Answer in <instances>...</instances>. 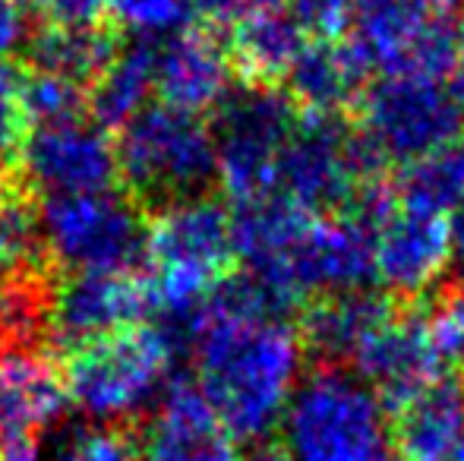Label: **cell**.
<instances>
[{
	"instance_id": "obj_38",
	"label": "cell",
	"mask_w": 464,
	"mask_h": 461,
	"mask_svg": "<svg viewBox=\"0 0 464 461\" xmlns=\"http://www.w3.org/2000/svg\"><path fill=\"white\" fill-rule=\"evenodd\" d=\"M19 184H23V178H10V174L0 171V203H4V199L10 197V193L16 190Z\"/></svg>"
},
{
	"instance_id": "obj_31",
	"label": "cell",
	"mask_w": 464,
	"mask_h": 461,
	"mask_svg": "<svg viewBox=\"0 0 464 461\" xmlns=\"http://www.w3.org/2000/svg\"><path fill=\"white\" fill-rule=\"evenodd\" d=\"M193 4H196V16H206L208 23L237 25L246 16L285 6V0H193Z\"/></svg>"
},
{
	"instance_id": "obj_1",
	"label": "cell",
	"mask_w": 464,
	"mask_h": 461,
	"mask_svg": "<svg viewBox=\"0 0 464 461\" xmlns=\"http://www.w3.org/2000/svg\"><path fill=\"white\" fill-rule=\"evenodd\" d=\"M304 341L281 316H206L193 341L196 389L234 439H263L278 427L304 379Z\"/></svg>"
},
{
	"instance_id": "obj_3",
	"label": "cell",
	"mask_w": 464,
	"mask_h": 461,
	"mask_svg": "<svg viewBox=\"0 0 464 461\" xmlns=\"http://www.w3.org/2000/svg\"><path fill=\"white\" fill-rule=\"evenodd\" d=\"M117 190L146 218L218 184L215 139L206 117L168 105H146L114 133Z\"/></svg>"
},
{
	"instance_id": "obj_30",
	"label": "cell",
	"mask_w": 464,
	"mask_h": 461,
	"mask_svg": "<svg viewBox=\"0 0 464 461\" xmlns=\"http://www.w3.org/2000/svg\"><path fill=\"white\" fill-rule=\"evenodd\" d=\"M430 320H433L436 339H440L446 357H455V363H459V370L464 376V294H455V297H449V301H442Z\"/></svg>"
},
{
	"instance_id": "obj_25",
	"label": "cell",
	"mask_w": 464,
	"mask_h": 461,
	"mask_svg": "<svg viewBox=\"0 0 464 461\" xmlns=\"http://www.w3.org/2000/svg\"><path fill=\"white\" fill-rule=\"evenodd\" d=\"M35 130L23 101V67L16 61H0V171L19 178L29 136Z\"/></svg>"
},
{
	"instance_id": "obj_36",
	"label": "cell",
	"mask_w": 464,
	"mask_h": 461,
	"mask_svg": "<svg viewBox=\"0 0 464 461\" xmlns=\"http://www.w3.org/2000/svg\"><path fill=\"white\" fill-rule=\"evenodd\" d=\"M452 89H455V95L461 99V105H464V35H461V48H459V61H455V70H452Z\"/></svg>"
},
{
	"instance_id": "obj_12",
	"label": "cell",
	"mask_w": 464,
	"mask_h": 461,
	"mask_svg": "<svg viewBox=\"0 0 464 461\" xmlns=\"http://www.w3.org/2000/svg\"><path fill=\"white\" fill-rule=\"evenodd\" d=\"M19 178L38 199L117 190L114 133L102 130L89 117L35 127Z\"/></svg>"
},
{
	"instance_id": "obj_7",
	"label": "cell",
	"mask_w": 464,
	"mask_h": 461,
	"mask_svg": "<svg viewBox=\"0 0 464 461\" xmlns=\"http://www.w3.org/2000/svg\"><path fill=\"white\" fill-rule=\"evenodd\" d=\"M42 234L61 275H136L149 263V218L121 190L42 199Z\"/></svg>"
},
{
	"instance_id": "obj_34",
	"label": "cell",
	"mask_w": 464,
	"mask_h": 461,
	"mask_svg": "<svg viewBox=\"0 0 464 461\" xmlns=\"http://www.w3.org/2000/svg\"><path fill=\"white\" fill-rule=\"evenodd\" d=\"M449 237H452V269L464 275V203L449 212Z\"/></svg>"
},
{
	"instance_id": "obj_39",
	"label": "cell",
	"mask_w": 464,
	"mask_h": 461,
	"mask_svg": "<svg viewBox=\"0 0 464 461\" xmlns=\"http://www.w3.org/2000/svg\"><path fill=\"white\" fill-rule=\"evenodd\" d=\"M455 461H464V439H461V446H459V452H455Z\"/></svg>"
},
{
	"instance_id": "obj_20",
	"label": "cell",
	"mask_w": 464,
	"mask_h": 461,
	"mask_svg": "<svg viewBox=\"0 0 464 461\" xmlns=\"http://www.w3.org/2000/svg\"><path fill=\"white\" fill-rule=\"evenodd\" d=\"M398 461H455L464 439V386L436 379L398 405Z\"/></svg>"
},
{
	"instance_id": "obj_4",
	"label": "cell",
	"mask_w": 464,
	"mask_h": 461,
	"mask_svg": "<svg viewBox=\"0 0 464 461\" xmlns=\"http://www.w3.org/2000/svg\"><path fill=\"white\" fill-rule=\"evenodd\" d=\"M174 348L152 326L123 329L61 357L67 395L95 424H140L171 386Z\"/></svg>"
},
{
	"instance_id": "obj_21",
	"label": "cell",
	"mask_w": 464,
	"mask_h": 461,
	"mask_svg": "<svg viewBox=\"0 0 464 461\" xmlns=\"http://www.w3.org/2000/svg\"><path fill=\"white\" fill-rule=\"evenodd\" d=\"M57 278V265H19L0 272V360L51 351Z\"/></svg>"
},
{
	"instance_id": "obj_13",
	"label": "cell",
	"mask_w": 464,
	"mask_h": 461,
	"mask_svg": "<svg viewBox=\"0 0 464 461\" xmlns=\"http://www.w3.org/2000/svg\"><path fill=\"white\" fill-rule=\"evenodd\" d=\"M442 351L433 320L414 310H395L376 339L361 351L351 373L361 376L385 405H404L411 395L442 379Z\"/></svg>"
},
{
	"instance_id": "obj_28",
	"label": "cell",
	"mask_w": 464,
	"mask_h": 461,
	"mask_svg": "<svg viewBox=\"0 0 464 461\" xmlns=\"http://www.w3.org/2000/svg\"><path fill=\"white\" fill-rule=\"evenodd\" d=\"M108 16L130 35L165 38L187 29L196 16L193 0H108Z\"/></svg>"
},
{
	"instance_id": "obj_37",
	"label": "cell",
	"mask_w": 464,
	"mask_h": 461,
	"mask_svg": "<svg viewBox=\"0 0 464 461\" xmlns=\"http://www.w3.org/2000/svg\"><path fill=\"white\" fill-rule=\"evenodd\" d=\"M13 4H16L19 10H25L32 16V13H48L51 0H13Z\"/></svg>"
},
{
	"instance_id": "obj_35",
	"label": "cell",
	"mask_w": 464,
	"mask_h": 461,
	"mask_svg": "<svg viewBox=\"0 0 464 461\" xmlns=\"http://www.w3.org/2000/svg\"><path fill=\"white\" fill-rule=\"evenodd\" d=\"M240 461H287V456L281 449H276V446H259V449H253L250 456Z\"/></svg>"
},
{
	"instance_id": "obj_27",
	"label": "cell",
	"mask_w": 464,
	"mask_h": 461,
	"mask_svg": "<svg viewBox=\"0 0 464 461\" xmlns=\"http://www.w3.org/2000/svg\"><path fill=\"white\" fill-rule=\"evenodd\" d=\"M23 101L29 108L35 127L48 123H67L89 117V92L67 80L44 73H25L23 70Z\"/></svg>"
},
{
	"instance_id": "obj_11",
	"label": "cell",
	"mask_w": 464,
	"mask_h": 461,
	"mask_svg": "<svg viewBox=\"0 0 464 461\" xmlns=\"http://www.w3.org/2000/svg\"><path fill=\"white\" fill-rule=\"evenodd\" d=\"M152 310V288L136 275H108V272L61 275L51 310V351L61 360L63 354L89 341L142 326Z\"/></svg>"
},
{
	"instance_id": "obj_17",
	"label": "cell",
	"mask_w": 464,
	"mask_h": 461,
	"mask_svg": "<svg viewBox=\"0 0 464 461\" xmlns=\"http://www.w3.org/2000/svg\"><path fill=\"white\" fill-rule=\"evenodd\" d=\"M70 411L61 360L51 351L0 360V446L38 437Z\"/></svg>"
},
{
	"instance_id": "obj_18",
	"label": "cell",
	"mask_w": 464,
	"mask_h": 461,
	"mask_svg": "<svg viewBox=\"0 0 464 461\" xmlns=\"http://www.w3.org/2000/svg\"><path fill=\"white\" fill-rule=\"evenodd\" d=\"M395 303L372 288L329 294L310 303L300 326V341L325 367L351 370L361 351L376 339V332L395 316Z\"/></svg>"
},
{
	"instance_id": "obj_33",
	"label": "cell",
	"mask_w": 464,
	"mask_h": 461,
	"mask_svg": "<svg viewBox=\"0 0 464 461\" xmlns=\"http://www.w3.org/2000/svg\"><path fill=\"white\" fill-rule=\"evenodd\" d=\"M108 16V0H51L48 19L57 23H95Z\"/></svg>"
},
{
	"instance_id": "obj_9",
	"label": "cell",
	"mask_w": 464,
	"mask_h": 461,
	"mask_svg": "<svg viewBox=\"0 0 464 461\" xmlns=\"http://www.w3.org/2000/svg\"><path fill=\"white\" fill-rule=\"evenodd\" d=\"M357 133L376 161L414 165L464 133V105L452 82L430 76H382L357 101Z\"/></svg>"
},
{
	"instance_id": "obj_22",
	"label": "cell",
	"mask_w": 464,
	"mask_h": 461,
	"mask_svg": "<svg viewBox=\"0 0 464 461\" xmlns=\"http://www.w3.org/2000/svg\"><path fill=\"white\" fill-rule=\"evenodd\" d=\"M227 54L246 86H276L285 82L291 63L306 44V29L287 6L256 13L231 25Z\"/></svg>"
},
{
	"instance_id": "obj_24",
	"label": "cell",
	"mask_w": 464,
	"mask_h": 461,
	"mask_svg": "<svg viewBox=\"0 0 464 461\" xmlns=\"http://www.w3.org/2000/svg\"><path fill=\"white\" fill-rule=\"evenodd\" d=\"M398 197L404 203L423 206L430 212L449 216L455 206L464 203V133L436 152L417 158L404 168Z\"/></svg>"
},
{
	"instance_id": "obj_6",
	"label": "cell",
	"mask_w": 464,
	"mask_h": 461,
	"mask_svg": "<svg viewBox=\"0 0 464 461\" xmlns=\"http://www.w3.org/2000/svg\"><path fill=\"white\" fill-rule=\"evenodd\" d=\"M348 29L367 70L430 80L452 73L464 35L455 0H357Z\"/></svg>"
},
{
	"instance_id": "obj_10",
	"label": "cell",
	"mask_w": 464,
	"mask_h": 461,
	"mask_svg": "<svg viewBox=\"0 0 464 461\" xmlns=\"http://www.w3.org/2000/svg\"><path fill=\"white\" fill-rule=\"evenodd\" d=\"M363 225L370 228L372 282L389 294L414 301L433 291L452 269L449 218L440 212L385 193Z\"/></svg>"
},
{
	"instance_id": "obj_14",
	"label": "cell",
	"mask_w": 464,
	"mask_h": 461,
	"mask_svg": "<svg viewBox=\"0 0 464 461\" xmlns=\"http://www.w3.org/2000/svg\"><path fill=\"white\" fill-rule=\"evenodd\" d=\"M234 61L227 44L206 29H180L159 38L155 48V95L161 105L187 114L218 111L234 92Z\"/></svg>"
},
{
	"instance_id": "obj_15",
	"label": "cell",
	"mask_w": 464,
	"mask_h": 461,
	"mask_svg": "<svg viewBox=\"0 0 464 461\" xmlns=\"http://www.w3.org/2000/svg\"><path fill=\"white\" fill-rule=\"evenodd\" d=\"M140 461H240L227 433L196 382L171 379L149 418L140 420Z\"/></svg>"
},
{
	"instance_id": "obj_2",
	"label": "cell",
	"mask_w": 464,
	"mask_h": 461,
	"mask_svg": "<svg viewBox=\"0 0 464 461\" xmlns=\"http://www.w3.org/2000/svg\"><path fill=\"white\" fill-rule=\"evenodd\" d=\"M278 433L287 461H398L389 405L344 367L304 373Z\"/></svg>"
},
{
	"instance_id": "obj_16",
	"label": "cell",
	"mask_w": 464,
	"mask_h": 461,
	"mask_svg": "<svg viewBox=\"0 0 464 461\" xmlns=\"http://www.w3.org/2000/svg\"><path fill=\"white\" fill-rule=\"evenodd\" d=\"M123 38L127 32L111 16L95 23H57L44 16L32 23L13 61L25 73L57 76L89 92L117 57Z\"/></svg>"
},
{
	"instance_id": "obj_29",
	"label": "cell",
	"mask_w": 464,
	"mask_h": 461,
	"mask_svg": "<svg viewBox=\"0 0 464 461\" xmlns=\"http://www.w3.org/2000/svg\"><path fill=\"white\" fill-rule=\"evenodd\" d=\"M287 10L316 35H338L348 25L357 0H285Z\"/></svg>"
},
{
	"instance_id": "obj_26",
	"label": "cell",
	"mask_w": 464,
	"mask_h": 461,
	"mask_svg": "<svg viewBox=\"0 0 464 461\" xmlns=\"http://www.w3.org/2000/svg\"><path fill=\"white\" fill-rule=\"evenodd\" d=\"M140 424H95L86 414L70 420L61 461H140Z\"/></svg>"
},
{
	"instance_id": "obj_5",
	"label": "cell",
	"mask_w": 464,
	"mask_h": 461,
	"mask_svg": "<svg viewBox=\"0 0 464 461\" xmlns=\"http://www.w3.org/2000/svg\"><path fill=\"white\" fill-rule=\"evenodd\" d=\"M376 155L342 117L300 114L278 165L276 197L310 216H348L379 187Z\"/></svg>"
},
{
	"instance_id": "obj_32",
	"label": "cell",
	"mask_w": 464,
	"mask_h": 461,
	"mask_svg": "<svg viewBox=\"0 0 464 461\" xmlns=\"http://www.w3.org/2000/svg\"><path fill=\"white\" fill-rule=\"evenodd\" d=\"M32 29V16L13 0H0V61H13Z\"/></svg>"
},
{
	"instance_id": "obj_19",
	"label": "cell",
	"mask_w": 464,
	"mask_h": 461,
	"mask_svg": "<svg viewBox=\"0 0 464 461\" xmlns=\"http://www.w3.org/2000/svg\"><path fill=\"white\" fill-rule=\"evenodd\" d=\"M367 73L351 42L338 35H313L287 70L285 92L294 105L304 108V114L338 117L357 108L367 92Z\"/></svg>"
},
{
	"instance_id": "obj_8",
	"label": "cell",
	"mask_w": 464,
	"mask_h": 461,
	"mask_svg": "<svg viewBox=\"0 0 464 461\" xmlns=\"http://www.w3.org/2000/svg\"><path fill=\"white\" fill-rule=\"evenodd\" d=\"M297 120V105L276 86L234 89L221 101L208 127L218 184L234 206L276 197L281 155Z\"/></svg>"
},
{
	"instance_id": "obj_23",
	"label": "cell",
	"mask_w": 464,
	"mask_h": 461,
	"mask_svg": "<svg viewBox=\"0 0 464 461\" xmlns=\"http://www.w3.org/2000/svg\"><path fill=\"white\" fill-rule=\"evenodd\" d=\"M155 48L159 38L127 32L111 67L89 89V120L111 133L149 105L155 95Z\"/></svg>"
}]
</instances>
